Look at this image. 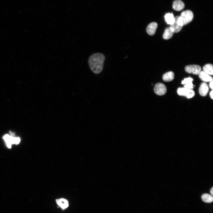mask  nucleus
Returning a JSON list of instances; mask_svg holds the SVG:
<instances>
[{
    "instance_id": "obj_1",
    "label": "nucleus",
    "mask_w": 213,
    "mask_h": 213,
    "mask_svg": "<svg viewBox=\"0 0 213 213\" xmlns=\"http://www.w3.org/2000/svg\"><path fill=\"white\" fill-rule=\"evenodd\" d=\"M105 60L104 55L100 53H94L89 57L88 64L90 69L94 73L98 74L102 72Z\"/></svg>"
},
{
    "instance_id": "obj_2",
    "label": "nucleus",
    "mask_w": 213,
    "mask_h": 213,
    "mask_svg": "<svg viewBox=\"0 0 213 213\" xmlns=\"http://www.w3.org/2000/svg\"><path fill=\"white\" fill-rule=\"evenodd\" d=\"M177 92L179 95L185 96L188 99L192 98L195 94V91L192 89H189L185 87L178 88Z\"/></svg>"
},
{
    "instance_id": "obj_3",
    "label": "nucleus",
    "mask_w": 213,
    "mask_h": 213,
    "mask_svg": "<svg viewBox=\"0 0 213 213\" xmlns=\"http://www.w3.org/2000/svg\"><path fill=\"white\" fill-rule=\"evenodd\" d=\"M180 17L184 26L192 21L194 18V14L191 11L187 10L182 12Z\"/></svg>"
},
{
    "instance_id": "obj_4",
    "label": "nucleus",
    "mask_w": 213,
    "mask_h": 213,
    "mask_svg": "<svg viewBox=\"0 0 213 213\" xmlns=\"http://www.w3.org/2000/svg\"><path fill=\"white\" fill-rule=\"evenodd\" d=\"M186 72L189 74L197 75L201 70V67L198 65H190L186 66L185 67Z\"/></svg>"
},
{
    "instance_id": "obj_5",
    "label": "nucleus",
    "mask_w": 213,
    "mask_h": 213,
    "mask_svg": "<svg viewBox=\"0 0 213 213\" xmlns=\"http://www.w3.org/2000/svg\"><path fill=\"white\" fill-rule=\"evenodd\" d=\"M154 91L156 94L162 96L166 93L167 89L166 87L164 84L161 83H158L154 87Z\"/></svg>"
},
{
    "instance_id": "obj_6",
    "label": "nucleus",
    "mask_w": 213,
    "mask_h": 213,
    "mask_svg": "<svg viewBox=\"0 0 213 213\" xmlns=\"http://www.w3.org/2000/svg\"><path fill=\"white\" fill-rule=\"evenodd\" d=\"M158 26V24L156 22H153L150 23L147 28V33L151 36L154 35L156 32Z\"/></svg>"
},
{
    "instance_id": "obj_7",
    "label": "nucleus",
    "mask_w": 213,
    "mask_h": 213,
    "mask_svg": "<svg viewBox=\"0 0 213 213\" xmlns=\"http://www.w3.org/2000/svg\"><path fill=\"white\" fill-rule=\"evenodd\" d=\"M185 7L184 3L181 0H175L173 3V9L176 11H180Z\"/></svg>"
},
{
    "instance_id": "obj_8",
    "label": "nucleus",
    "mask_w": 213,
    "mask_h": 213,
    "mask_svg": "<svg viewBox=\"0 0 213 213\" xmlns=\"http://www.w3.org/2000/svg\"><path fill=\"white\" fill-rule=\"evenodd\" d=\"M209 91V88L207 84L205 83H202L200 85L199 89L200 94L202 96H206Z\"/></svg>"
},
{
    "instance_id": "obj_9",
    "label": "nucleus",
    "mask_w": 213,
    "mask_h": 213,
    "mask_svg": "<svg viewBox=\"0 0 213 213\" xmlns=\"http://www.w3.org/2000/svg\"><path fill=\"white\" fill-rule=\"evenodd\" d=\"M193 79L189 77L185 78L182 81V84L184 85V87L185 88L189 89H194V85L192 83Z\"/></svg>"
},
{
    "instance_id": "obj_10",
    "label": "nucleus",
    "mask_w": 213,
    "mask_h": 213,
    "mask_svg": "<svg viewBox=\"0 0 213 213\" xmlns=\"http://www.w3.org/2000/svg\"><path fill=\"white\" fill-rule=\"evenodd\" d=\"M14 137L8 134L4 135L3 138L4 140L7 147L9 148H11L12 144H14Z\"/></svg>"
},
{
    "instance_id": "obj_11",
    "label": "nucleus",
    "mask_w": 213,
    "mask_h": 213,
    "mask_svg": "<svg viewBox=\"0 0 213 213\" xmlns=\"http://www.w3.org/2000/svg\"><path fill=\"white\" fill-rule=\"evenodd\" d=\"M199 76L201 80L205 82H209L213 81L212 77L203 71H201L199 74Z\"/></svg>"
},
{
    "instance_id": "obj_12",
    "label": "nucleus",
    "mask_w": 213,
    "mask_h": 213,
    "mask_svg": "<svg viewBox=\"0 0 213 213\" xmlns=\"http://www.w3.org/2000/svg\"><path fill=\"white\" fill-rule=\"evenodd\" d=\"M175 21L174 23L172 25H170V28L171 30L174 33H177L179 32L181 30L183 26L179 25L177 23L176 17H175Z\"/></svg>"
},
{
    "instance_id": "obj_13",
    "label": "nucleus",
    "mask_w": 213,
    "mask_h": 213,
    "mask_svg": "<svg viewBox=\"0 0 213 213\" xmlns=\"http://www.w3.org/2000/svg\"><path fill=\"white\" fill-rule=\"evenodd\" d=\"M175 75L172 72H168L164 74L163 76V80L168 82L172 81L174 78Z\"/></svg>"
},
{
    "instance_id": "obj_14",
    "label": "nucleus",
    "mask_w": 213,
    "mask_h": 213,
    "mask_svg": "<svg viewBox=\"0 0 213 213\" xmlns=\"http://www.w3.org/2000/svg\"><path fill=\"white\" fill-rule=\"evenodd\" d=\"M174 34L170 27L166 28L163 35V38L165 40H169L172 38Z\"/></svg>"
},
{
    "instance_id": "obj_15",
    "label": "nucleus",
    "mask_w": 213,
    "mask_h": 213,
    "mask_svg": "<svg viewBox=\"0 0 213 213\" xmlns=\"http://www.w3.org/2000/svg\"><path fill=\"white\" fill-rule=\"evenodd\" d=\"M203 72L209 75H213V65L210 64H207L205 65L203 68Z\"/></svg>"
},
{
    "instance_id": "obj_16",
    "label": "nucleus",
    "mask_w": 213,
    "mask_h": 213,
    "mask_svg": "<svg viewBox=\"0 0 213 213\" xmlns=\"http://www.w3.org/2000/svg\"><path fill=\"white\" fill-rule=\"evenodd\" d=\"M165 21L168 24L172 25L175 21V18L172 13L166 14L165 16Z\"/></svg>"
},
{
    "instance_id": "obj_17",
    "label": "nucleus",
    "mask_w": 213,
    "mask_h": 213,
    "mask_svg": "<svg viewBox=\"0 0 213 213\" xmlns=\"http://www.w3.org/2000/svg\"><path fill=\"white\" fill-rule=\"evenodd\" d=\"M202 199L203 201L205 203H210L213 202L212 196L207 194H205L202 196Z\"/></svg>"
},
{
    "instance_id": "obj_18",
    "label": "nucleus",
    "mask_w": 213,
    "mask_h": 213,
    "mask_svg": "<svg viewBox=\"0 0 213 213\" xmlns=\"http://www.w3.org/2000/svg\"><path fill=\"white\" fill-rule=\"evenodd\" d=\"M57 202L58 204L63 209H65L68 206L67 201L63 199L57 200Z\"/></svg>"
},
{
    "instance_id": "obj_19",
    "label": "nucleus",
    "mask_w": 213,
    "mask_h": 213,
    "mask_svg": "<svg viewBox=\"0 0 213 213\" xmlns=\"http://www.w3.org/2000/svg\"><path fill=\"white\" fill-rule=\"evenodd\" d=\"M21 139L19 137H14V144L18 145L20 142Z\"/></svg>"
},
{
    "instance_id": "obj_20",
    "label": "nucleus",
    "mask_w": 213,
    "mask_h": 213,
    "mask_svg": "<svg viewBox=\"0 0 213 213\" xmlns=\"http://www.w3.org/2000/svg\"><path fill=\"white\" fill-rule=\"evenodd\" d=\"M209 87L211 89H213V81L210 82Z\"/></svg>"
},
{
    "instance_id": "obj_21",
    "label": "nucleus",
    "mask_w": 213,
    "mask_h": 213,
    "mask_svg": "<svg viewBox=\"0 0 213 213\" xmlns=\"http://www.w3.org/2000/svg\"><path fill=\"white\" fill-rule=\"evenodd\" d=\"M213 90H212L209 93V95H210V97H211V98L212 99H213Z\"/></svg>"
},
{
    "instance_id": "obj_22",
    "label": "nucleus",
    "mask_w": 213,
    "mask_h": 213,
    "mask_svg": "<svg viewBox=\"0 0 213 213\" xmlns=\"http://www.w3.org/2000/svg\"><path fill=\"white\" fill-rule=\"evenodd\" d=\"M210 193L212 195V196L213 195V187H212L210 191Z\"/></svg>"
}]
</instances>
